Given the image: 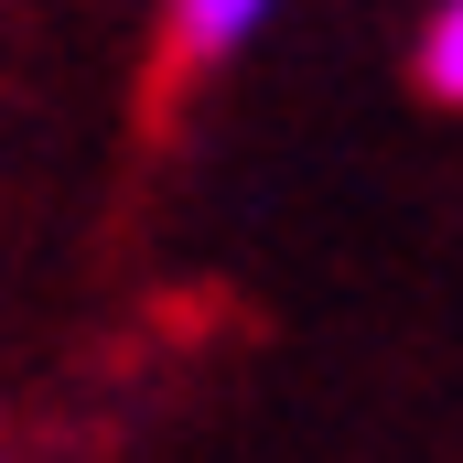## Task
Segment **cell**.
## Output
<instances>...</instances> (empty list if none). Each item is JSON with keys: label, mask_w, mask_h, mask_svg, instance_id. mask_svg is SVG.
<instances>
[{"label": "cell", "mask_w": 463, "mask_h": 463, "mask_svg": "<svg viewBox=\"0 0 463 463\" xmlns=\"http://www.w3.org/2000/svg\"><path fill=\"white\" fill-rule=\"evenodd\" d=\"M259 22H269V0H162V54H173V76H205L259 43Z\"/></svg>", "instance_id": "6da1fadb"}, {"label": "cell", "mask_w": 463, "mask_h": 463, "mask_svg": "<svg viewBox=\"0 0 463 463\" xmlns=\"http://www.w3.org/2000/svg\"><path fill=\"white\" fill-rule=\"evenodd\" d=\"M420 87L442 98V109H463V0H431V22H420Z\"/></svg>", "instance_id": "7a4b0ae2"}]
</instances>
